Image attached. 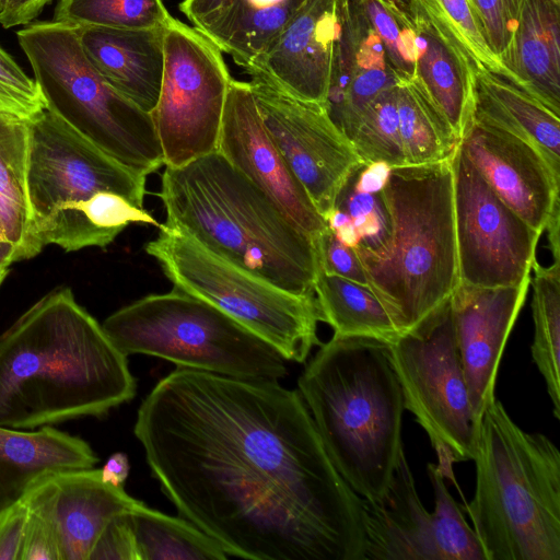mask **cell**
Segmentation results:
<instances>
[{
  "mask_svg": "<svg viewBox=\"0 0 560 560\" xmlns=\"http://www.w3.org/2000/svg\"><path fill=\"white\" fill-rule=\"evenodd\" d=\"M130 470L128 456L122 452L113 453L101 468L103 481L124 487Z\"/></svg>",
  "mask_w": 560,
  "mask_h": 560,
  "instance_id": "bcb514c9",
  "label": "cell"
},
{
  "mask_svg": "<svg viewBox=\"0 0 560 560\" xmlns=\"http://www.w3.org/2000/svg\"><path fill=\"white\" fill-rule=\"evenodd\" d=\"M45 109L35 80L0 46V113L31 120Z\"/></svg>",
  "mask_w": 560,
  "mask_h": 560,
  "instance_id": "74e56055",
  "label": "cell"
},
{
  "mask_svg": "<svg viewBox=\"0 0 560 560\" xmlns=\"http://www.w3.org/2000/svg\"><path fill=\"white\" fill-rule=\"evenodd\" d=\"M323 271L368 285L363 266L355 250L343 244L328 226L314 238Z\"/></svg>",
  "mask_w": 560,
  "mask_h": 560,
  "instance_id": "ab89813d",
  "label": "cell"
},
{
  "mask_svg": "<svg viewBox=\"0 0 560 560\" xmlns=\"http://www.w3.org/2000/svg\"><path fill=\"white\" fill-rule=\"evenodd\" d=\"M20 560H60L55 526L43 512L36 509L28 508Z\"/></svg>",
  "mask_w": 560,
  "mask_h": 560,
  "instance_id": "60d3db41",
  "label": "cell"
},
{
  "mask_svg": "<svg viewBox=\"0 0 560 560\" xmlns=\"http://www.w3.org/2000/svg\"><path fill=\"white\" fill-rule=\"evenodd\" d=\"M28 120L0 113V233L14 262L44 248L35 234L27 195Z\"/></svg>",
  "mask_w": 560,
  "mask_h": 560,
  "instance_id": "83f0119b",
  "label": "cell"
},
{
  "mask_svg": "<svg viewBox=\"0 0 560 560\" xmlns=\"http://www.w3.org/2000/svg\"><path fill=\"white\" fill-rule=\"evenodd\" d=\"M145 252L174 288L228 314L272 346L287 361L303 363L320 346L323 316L315 294H294L221 258L186 233L160 224Z\"/></svg>",
  "mask_w": 560,
  "mask_h": 560,
  "instance_id": "30bf717a",
  "label": "cell"
},
{
  "mask_svg": "<svg viewBox=\"0 0 560 560\" xmlns=\"http://www.w3.org/2000/svg\"><path fill=\"white\" fill-rule=\"evenodd\" d=\"M27 195L39 244L66 252L105 247L144 209L147 176L124 166L54 113L28 120Z\"/></svg>",
  "mask_w": 560,
  "mask_h": 560,
  "instance_id": "5b68a950",
  "label": "cell"
},
{
  "mask_svg": "<svg viewBox=\"0 0 560 560\" xmlns=\"http://www.w3.org/2000/svg\"><path fill=\"white\" fill-rule=\"evenodd\" d=\"M465 511L485 560H560V453L521 429L495 397L485 407Z\"/></svg>",
  "mask_w": 560,
  "mask_h": 560,
  "instance_id": "8992f818",
  "label": "cell"
},
{
  "mask_svg": "<svg viewBox=\"0 0 560 560\" xmlns=\"http://www.w3.org/2000/svg\"><path fill=\"white\" fill-rule=\"evenodd\" d=\"M417 61L411 82L460 140L474 109L475 70L412 7Z\"/></svg>",
  "mask_w": 560,
  "mask_h": 560,
  "instance_id": "4316f807",
  "label": "cell"
},
{
  "mask_svg": "<svg viewBox=\"0 0 560 560\" xmlns=\"http://www.w3.org/2000/svg\"><path fill=\"white\" fill-rule=\"evenodd\" d=\"M381 196L390 221L387 246L357 254L368 287L405 332L458 285L451 160L390 167Z\"/></svg>",
  "mask_w": 560,
  "mask_h": 560,
  "instance_id": "52a82bcc",
  "label": "cell"
},
{
  "mask_svg": "<svg viewBox=\"0 0 560 560\" xmlns=\"http://www.w3.org/2000/svg\"><path fill=\"white\" fill-rule=\"evenodd\" d=\"M524 1L474 0L488 44L503 65L512 45Z\"/></svg>",
  "mask_w": 560,
  "mask_h": 560,
  "instance_id": "f35d334b",
  "label": "cell"
},
{
  "mask_svg": "<svg viewBox=\"0 0 560 560\" xmlns=\"http://www.w3.org/2000/svg\"><path fill=\"white\" fill-rule=\"evenodd\" d=\"M91 63L120 94L147 113L155 108L164 70L166 27H77Z\"/></svg>",
  "mask_w": 560,
  "mask_h": 560,
  "instance_id": "7402d4cb",
  "label": "cell"
},
{
  "mask_svg": "<svg viewBox=\"0 0 560 560\" xmlns=\"http://www.w3.org/2000/svg\"><path fill=\"white\" fill-rule=\"evenodd\" d=\"M451 164L458 283L494 288L529 279L541 234L492 191L459 147Z\"/></svg>",
  "mask_w": 560,
  "mask_h": 560,
  "instance_id": "5bb4252c",
  "label": "cell"
},
{
  "mask_svg": "<svg viewBox=\"0 0 560 560\" xmlns=\"http://www.w3.org/2000/svg\"><path fill=\"white\" fill-rule=\"evenodd\" d=\"M174 18L163 0H59L52 21L74 27H166Z\"/></svg>",
  "mask_w": 560,
  "mask_h": 560,
  "instance_id": "836d02e7",
  "label": "cell"
},
{
  "mask_svg": "<svg viewBox=\"0 0 560 560\" xmlns=\"http://www.w3.org/2000/svg\"><path fill=\"white\" fill-rule=\"evenodd\" d=\"M306 0H183L192 27L247 69Z\"/></svg>",
  "mask_w": 560,
  "mask_h": 560,
  "instance_id": "603a6c76",
  "label": "cell"
},
{
  "mask_svg": "<svg viewBox=\"0 0 560 560\" xmlns=\"http://www.w3.org/2000/svg\"><path fill=\"white\" fill-rule=\"evenodd\" d=\"M553 1H556V2L560 3V0H553Z\"/></svg>",
  "mask_w": 560,
  "mask_h": 560,
  "instance_id": "f5cc1de1",
  "label": "cell"
},
{
  "mask_svg": "<svg viewBox=\"0 0 560 560\" xmlns=\"http://www.w3.org/2000/svg\"><path fill=\"white\" fill-rule=\"evenodd\" d=\"M97 463L86 441L52 425L32 431L0 427V510L22 498L47 470L92 468Z\"/></svg>",
  "mask_w": 560,
  "mask_h": 560,
  "instance_id": "cb8c5ba5",
  "label": "cell"
},
{
  "mask_svg": "<svg viewBox=\"0 0 560 560\" xmlns=\"http://www.w3.org/2000/svg\"><path fill=\"white\" fill-rule=\"evenodd\" d=\"M9 275V269H0V287L2 285L4 279Z\"/></svg>",
  "mask_w": 560,
  "mask_h": 560,
  "instance_id": "f907efd6",
  "label": "cell"
},
{
  "mask_svg": "<svg viewBox=\"0 0 560 560\" xmlns=\"http://www.w3.org/2000/svg\"><path fill=\"white\" fill-rule=\"evenodd\" d=\"M396 101L406 165L451 160L460 140L419 89L411 81L398 82Z\"/></svg>",
  "mask_w": 560,
  "mask_h": 560,
  "instance_id": "4dcf8cb0",
  "label": "cell"
},
{
  "mask_svg": "<svg viewBox=\"0 0 560 560\" xmlns=\"http://www.w3.org/2000/svg\"><path fill=\"white\" fill-rule=\"evenodd\" d=\"M298 386L338 472L362 499L381 500L405 451L406 409L388 343L334 335Z\"/></svg>",
  "mask_w": 560,
  "mask_h": 560,
  "instance_id": "277c9868",
  "label": "cell"
},
{
  "mask_svg": "<svg viewBox=\"0 0 560 560\" xmlns=\"http://www.w3.org/2000/svg\"><path fill=\"white\" fill-rule=\"evenodd\" d=\"M14 262L13 250L0 233V268L9 269Z\"/></svg>",
  "mask_w": 560,
  "mask_h": 560,
  "instance_id": "681fc988",
  "label": "cell"
},
{
  "mask_svg": "<svg viewBox=\"0 0 560 560\" xmlns=\"http://www.w3.org/2000/svg\"><path fill=\"white\" fill-rule=\"evenodd\" d=\"M405 409L422 427L439 464L474 458L478 423L459 360L451 296L388 343Z\"/></svg>",
  "mask_w": 560,
  "mask_h": 560,
  "instance_id": "8fae6325",
  "label": "cell"
},
{
  "mask_svg": "<svg viewBox=\"0 0 560 560\" xmlns=\"http://www.w3.org/2000/svg\"><path fill=\"white\" fill-rule=\"evenodd\" d=\"M348 214L359 245L357 254H380L390 237V221L380 192L357 189L350 178L340 190L335 207Z\"/></svg>",
  "mask_w": 560,
  "mask_h": 560,
  "instance_id": "8d00e7d4",
  "label": "cell"
},
{
  "mask_svg": "<svg viewBox=\"0 0 560 560\" xmlns=\"http://www.w3.org/2000/svg\"><path fill=\"white\" fill-rule=\"evenodd\" d=\"M89 560H136L127 513L117 516L107 525L94 545Z\"/></svg>",
  "mask_w": 560,
  "mask_h": 560,
  "instance_id": "b9f144b4",
  "label": "cell"
},
{
  "mask_svg": "<svg viewBox=\"0 0 560 560\" xmlns=\"http://www.w3.org/2000/svg\"><path fill=\"white\" fill-rule=\"evenodd\" d=\"M347 0H306L246 72L324 107Z\"/></svg>",
  "mask_w": 560,
  "mask_h": 560,
  "instance_id": "e0dca14e",
  "label": "cell"
},
{
  "mask_svg": "<svg viewBox=\"0 0 560 560\" xmlns=\"http://www.w3.org/2000/svg\"><path fill=\"white\" fill-rule=\"evenodd\" d=\"M249 85L270 139L325 218L352 173L363 164L323 106L298 100L258 79L252 78Z\"/></svg>",
  "mask_w": 560,
  "mask_h": 560,
  "instance_id": "9a60e30c",
  "label": "cell"
},
{
  "mask_svg": "<svg viewBox=\"0 0 560 560\" xmlns=\"http://www.w3.org/2000/svg\"><path fill=\"white\" fill-rule=\"evenodd\" d=\"M412 7L471 65L475 72H491L516 85L512 72L491 50L470 0H412Z\"/></svg>",
  "mask_w": 560,
  "mask_h": 560,
  "instance_id": "d6a6232c",
  "label": "cell"
},
{
  "mask_svg": "<svg viewBox=\"0 0 560 560\" xmlns=\"http://www.w3.org/2000/svg\"><path fill=\"white\" fill-rule=\"evenodd\" d=\"M518 285L480 288L458 283L451 295L454 334L477 423L495 397L501 357L527 296Z\"/></svg>",
  "mask_w": 560,
  "mask_h": 560,
  "instance_id": "ffe728a7",
  "label": "cell"
},
{
  "mask_svg": "<svg viewBox=\"0 0 560 560\" xmlns=\"http://www.w3.org/2000/svg\"><path fill=\"white\" fill-rule=\"evenodd\" d=\"M504 65L516 86L560 116V3L524 1Z\"/></svg>",
  "mask_w": 560,
  "mask_h": 560,
  "instance_id": "d4e9b609",
  "label": "cell"
},
{
  "mask_svg": "<svg viewBox=\"0 0 560 560\" xmlns=\"http://www.w3.org/2000/svg\"><path fill=\"white\" fill-rule=\"evenodd\" d=\"M470 120L527 141L560 175V116L506 79L487 71L475 72Z\"/></svg>",
  "mask_w": 560,
  "mask_h": 560,
  "instance_id": "484cf974",
  "label": "cell"
},
{
  "mask_svg": "<svg viewBox=\"0 0 560 560\" xmlns=\"http://www.w3.org/2000/svg\"><path fill=\"white\" fill-rule=\"evenodd\" d=\"M133 433L177 512L229 557L365 560L363 499L299 390L177 368L142 400Z\"/></svg>",
  "mask_w": 560,
  "mask_h": 560,
  "instance_id": "6da1fadb",
  "label": "cell"
},
{
  "mask_svg": "<svg viewBox=\"0 0 560 560\" xmlns=\"http://www.w3.org/2000/svg\"><path fill=\"white\" fill-rule=\"evenodd\" d=\"M434 510L417 492L405 451L381 500L363 499L365 560H485L480 542L444 481L438 464H428Z\"/></svg>",
  "mask_w": 560,
  "mask_h": 560,
  "instance_id": "4fadbf2b",
  "label": "cell"
},
{
  "mask_svg": "<svg viewBox=\"0 0 560 560\" xmlns=\"http://www.w3.org/2000/svg\"><path fill=\"white\" fill-rule=\"evenodd\" d=\"M459 148L492 191L541 234L559 201L560 175L527 141L470 120Z\"/></svg>",
  "mask_w": 560,
  "mask_h": 560,
  "instance_id": "ac0fdd59",
  "label": "cell"
},
{
  "mask_svg": "<svg viewBox=\"0 0 560 560\" xmlns=\"http://www.w3.org/2000/svg\"><path fill=\"white\" fill-rule=\"evenodd\" d=\"M16 36L47 110L138 174L147 176L164 165L152 115L100 74L84 52L77 27L39 21Z\"/></svg>",
  "mask_w": 560,
  "mask_h": 560,
  "instance_id": "ba28073f",
  "label": "cell"
},
{
  "mask_svg": "<svg viewBox=\"0 0 560 560\" xmlns=\"http://www.w3.org/2000/svg\"><path fill=\"white\" fill-rule=\"evenodd\" d=\"M397 83L360 1L347 0L324 105L328 117L350 142L366 107L381 92Z\"/></svg>",
  "mask_w": 560,
  "mask_h": 560,
  "instance_id": "44dd1931",
  "label": "cell"
},
{
  "mask_svg": "<svg viewBox=\"0 0 560 560\" xmlns=\"http://www.w3.org/2000/svg\"><path fill=\"white\" fill-rule=\"evenodd\" d=\"M470 1L475 4L474 0H470ZM475 7H476V5H475Z\"/></svg>",
  "mask_w": 560,
  "mask_h": 560,
  "instance_id": "db71d44e",
  "label": "cell"
},
{
  "mask_svg": "<svg viewBox=\"0 0 560 560\" xmlns=\"http://www.w3.org/2000/svg\"><path fill=\"white\" fill-rule=\"evenodd\" d=\"M560 203L556 205L551 211L545 230L548 231L549 247L555 260H560V244H559V223H560Z\"/></svg>",
  "mask_w": 560,
  "mask_h": 560,
  "instance_id": "7dc6e473",
  "label": "cell"
},
{
  "mask_svg": "<svg viewBox=\"0 0 560 560\" xmlns=\"http://www.w3.org/2000/svg\"><path fill=\"white\" fill-rule=\"evenodd\" d=\"M27 512L28 508L23 495L0 510V560H20Z\"/></svg>",
  "mask_w": 560,
  "mask_h": 560,
  "instance_id": "7bdbcfd3",
  "label": "cell"
},
{
  "mask_svg": "<svg viewBox=\"0 0 560 560\" xmlns=\"http://www.w3.org/2000/svg\"><path fill=\"white\" fill-rule=\"evenodd\" d=\"M399 15L412 20V0H381Z\"/></svg>",
  "mask_w": 560,
  "mask_h": 560,
  "instance_id": "c3c4849f",
  "label": "cell"
},
{
  "mask_svg": "<svg viewBox=\"0 0 560 560\" xmlns=\"http://www.w3.org/2000/svg\"><path fill=\"white\" fill-rule=\"evenodd\" d=\"M390 167L384 163L361 165L350 176L352 185L362 191L380 192L384 187Z\"/></svg>",
  "mask_w": 560,
  "mask_h": 560,
  "instance_id": "f6af8a7d",
  "label": "cell"
},
{
  "mask_svg": "<svg viewBox=\"0 0 560 560\" xmlns=\"http://www.w3.org/2000/svg\"><path fill=\"white\" fill-rule=\"evenodd\" d=\"M534 340L532 358L542 375L552 412L560 419V260L542 267L537 260L533 268Z\"/></svg>",
  "mask_w": 560,
  "mask_h": 560,
  "instance_id": "1f68e13d",
  "label": "cell"
},
{
  "mask_svg": "<svg viewBox=\"0 0 560 560\" xmlns=\"http://www.w3.org/2000/svg\"><path fill=\"white\" fill-rule=\"evenodd\" d=\"M52 0H7L0 11V25L3 28L28 25Z\"/></svg>",
  "mask_w": 560,
  "mask_h": 560,
  "instance_id": "ee69618b",
  "label": "cell"
},
{
  "mask_svg": "<svg viewBox=\"0 0 560 560\" xmlns=\"http://www.w3.org/2000/svg\"><path fill=\"white\" fill-rule=\"evenodd\" d=\"M161 178L166 225L278 288L314 294V240L219 151L166 166Z\"/></svg>",
  "mask_w": 560,
  "mask_h": 560,
  "instance_id": "3957f363",
  "label": "cell"
},
{
  "mask_svg": "<svg viewBox=\"0 0 560 560\" xmlns=\"http://www.w3.org/2000/svg\"><path fill=\"white\" fill-rule=\"evenodd\" d=\"M136 388L127 355L70 288L47 293L0 336V427L103 417Z\"/></svg>",
  "mask_w": 560,
  "mask_h": 560,
  "instance_id": "7a4b0ae2",
  "label": "cell"
},
{
  "mask_svg": "<svg viewBox=\"0 0 560 560\" xmlns=\"http://www.w3.org/2000/svg\"><path fill=\"white\" fill-rule=\"evenodd\" d=\"M217 151L313 240L327 228L265 129L249 82L230 83Z\"/></svg>",
  "mask_w": 560,
  "mask_h": 560,
  "instance_id": "2e32d148",
  "label": "cell"
},
{
  "mask_svg": "<svg viewBox=\"0 0 560 560\" xmlns=\"http://www.w3.org/2000/svg\"><path fill=\"white\" fill-rule=\"evenodd\" d=\"M378 36L398 82L415 78L417 40L412 20L404 18L381 0H359Z\"/></svg>",
  "mask_w": 560,
  "mask_h": 560,
  "instance_id": "d590c367",
  "label": "cell"
},
{
  "mask_svg": "<svg viewBox=\"0 0 560 560\" xmlns=\"http://www.w3.org/2000/svg\"><path fill=\"white\" fill-rule=\"evenodd\" d=\"M23 498L54 524L60 560H89L107 525L141 503L124 487L103 481L101 469L94 467L47 470L31 482Z\"/></svg>",
  "mask_w": 560,
  "mask_h": 560,
  "instance_id": "d6986e66",
  "label": "cell"
},
{
  "mask_svg": "<svg viewBox=\"0 0 560 560\" xmlns=\"http://www.w3.org/2000/svg\"><path fill=\"white\" fill-rule=\"evenodd\" d=\"M7 0H0V11L3 9Z\"/></svg>",
  "mask_w": 560,
  "mask_h": 560,
  "instance_id": "816d5d0a",
  "label": "cell"
},
{
  "mask_svg": "<svg viewBox=\"0 0 560 560\" xmlns=\"http://www.w3.org/2000/svg\"><path fill=\"white\" fill-rule=\"evenodd\" d=\"M314 294L323 322L331 326L334 335L370 337L387 343L399 335L368 285L328 275L318 267Z\"/></svg>",
  "mask_w": 560,
  "mask_h": 560,
  "instance_id": "f1b7e54d",
  "label": "cell"
},
{
  "mask_svg": "<svg viewBox=\"0 0 560 560\" xmlns=\"http://www.w3.org/2000/svg\"><path fill=\"white\" fill-rule=\"evenodd\" d=\"M125 354H148L177 368L259 381L288 375L287 360L218 307L180 290L151 294L102 324Z\"/></svg>",
  "mask_w": 560,
  "mask_h": 560,
  "instance_id": "9c48e42d",
  "label": "cell"
},
{
  "mask_svg": "<svg viewBox=\"0 0 560 560\" xmlns=\"http://www.w3.org/2000/svg\"><path fill=\"white\" fill-rule=\"evenodd\" d=\"M136 560H225L229 555L184 517L140 503L127 513Z\"/></svg>",
  "mask_w": 560,
  "mask_h": 560,
  "instance_id": "f546056e",
  "label": "cell"
},
{
  "mask_svg": "<svg viewBox=\"0 0 560 560\" xmlns=\"http://www.w3.org/2000/svg\"><path fill=\"white\" fill-rule=\"evenodd\" d=\"M232 79L210 39L176 19L170 22L161 91L151 113L164 165L182 166L217 151Z\"/></svg>",
  "mask_w": 560,
  "mask_h": 560,
  "instance_id": "7c38bea8",
  "label": "cell"
},
{
  "mask_svg": "<svg viewBox=\"0 0 560 560\" xmlns=\"http://www.w3.org/2000/svg\"><path fill=\"white\" fill-rule=\"evenodd\" d=\"M397 85L381 92L362 114L350 143L363 165H406L396 101Z\"/></svg>",
  "mask_w": 560,
  "mask_h": 560,
  "instance_id": "e575fe53",
  "label": "cell"
}]
</instances>
